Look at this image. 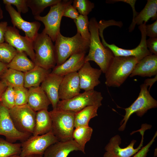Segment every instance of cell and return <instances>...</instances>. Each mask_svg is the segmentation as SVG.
Listing matches in <instances>:
<instances>
[{"mask_svg": "<svg viewBox=\"0 0 157 157\" xmlns=\"http://www.w3.org/2000/svg\"><path fill=\"white\" fill-rule=\"evenodd\" d=\"M89 22V30L90 34L89 51L85 57V62H94L102 72L105 74L114 56L112 51L105 47L100 40L98 23L96 18L92 17Z\"/></svg>", "mask_w": 157, "mask_h": 157, "instance_id": "6da1fadb", "label": "cell"}, {"mask_svg": "<svg viewBox=\"0 0 157 157\" xmlns=\"http://www.w3.org/2000/svg\"><path fill=\"white\" fill-rule=\"evenodd\" d=\"M54 46L56 65L62 64L71 56L86 52L90 42L85 40L80 33L72 37H66L60 33L57 35Z\"/></svg>", "mask_w": 157, "mask_h": 157, "instance_id": "7a4b0ae2", "label": "cell"}, {"mask_svg": "<svg viewBox=\"0 0 157 157\" xmlns=\"http://www.w3.org/2000/svg\"><path fill=\"white\" fill-rule=\"evenodd\" d=\"M138 61L133 56H114L105 73V84L108 87H120Z\"/></svg>", "mask_w": 157, "mask_h": 157, "instance_id": "3957f363", "label": "cell"}, {"mask_svg": "<svg viewBox=\"0 0 157 157\" xmlns=\"http://www.w3.org/2000/svg\"><path fill=\"white\" fill-rule=\"evenodd\" d=\"M35 51V65L47 70L53 68L56 65L54 46L51 38L42 32L38 33L33 41Z\"/></svg>", "mask_w": 157, "mask_h": 157, "instance_id": "277c9868", "label": "cell"}, {"mask_svg": "<svg viewBox=\"0 0 157 157\" xmlns=\"http://www.w3.org/2000/svg\"><path fill=\"white\" fill-rule=\"evenodd\" d=\"M49 112L52 119L51 131L58 140L65 142L73 140L76 113L57 109Z\"/></svg>", "mask_w": 157, "mask_h": 157, "instance_id": "5b68a950", "label": "cell"}, {"mask_svg": "<svg viewBox=\"0 0 157 157\" xmlns=\"http://www.w3.org/2000/svg\"><path fill=\"white\" fill-rule=\"evenodd\" d=\"M148 86L144 83L140 86V90L139 96L132 104L128 108H124L125 113L124 118L120 122V131H124L129 117L135 113L136 115L142 117L147 111L157 107V101L150 94L147 90Z\"/></svg>", "mask_w": 157, "mask_h": 157, "instance_id": "8992f818", "label": "cell"}, {"mask_svg": "<svg viewBox=\"0 0 157 157\" xmlns=\"http://www.w3.org/2000/svg\"><path fill=\"white\" fill-rule=\"evenodd\" d=\"M73 2L72 0H61L50 7L49 12L45 16H34L35 19L41 22L44 26L42 32L48 35L53 42H55L58 35L60 33V23L65 8Z\"/></svg>", "mask_w": 157, "mask_h": 157, "instance_id": "52a82bcc", "label": "cell"}, {"mask_svg": "<svg viewBox=\"0 0 157 157\" xmlns=\"http://www.w3.org/2000/svg\"><path fill=\"white\" fill-rule=\"evenodd\" d=\"M103 99L100 92L94 90L84 91L70 99L60 100L56 109L76 113L90 106L97 105L100 107Z\"/></svg>", "mask_w": 157, "mask_h": 157, "instance_id": "ba28073f", "label": "cell"}, {"mask_svg": "<svg viewBox=\"0 0 157 157\" xmlns=\"http://www.w3.org/2000/svg\"><path fill=\"white\" fill-rule=\"evenodd\" d=\"M151 127V125L143 124L140 129L134 131H139L142 135L141 142L136 148L133 147L136 142L135 140H133L127 147L122 148L119 146L122 140L120 136L119 135H117L112 137L105 147L106 151L104 155V157H131L133 156L143 147L144 132Z\"/></svg>", "mask_w": 157, "mask_h": 157, "instance_id": "9c48e42d", "label": "cell"}, {"mask_svg": "<svg viewBox=\"0 0 157 157\" xmlns=\"http://www.w3.org/2000/svg\"><path fill=\"white\" fill-rule=\"evenodd\" d=\"M146 24V23L144 22L139 26V29L141 33V40L138 45L133 49H123L114 44H109L107 43L103 35V31L105 29L100 26L99 28V34L102 39L101 43L105 47L108 48L112 51L114 56H133L139 61L144 57L153 54L148 49L146 44L147 36L145 30Z\"/></svg>", "mask_w": 157, "mask_h": 157, "instance_id": "30bf717a", "label": "cell"}, {"mask_svg": "<svg viewBox=\"0 0 157 157\" xmlns=\"http://www.w3.org/2000/svg\"><path fill=\"white\" fill-rule=\"evenodd\" d=\"M10 117L19 131L32 135L35 124L36 112L27 104L9 109Z\"/></svg>", "mask_w": 157, "mask_h": 157, "instance_id": "8fae6325", "label": "cell"}, {"mask_svg": "<svg viewBox=\"0 0 157 157\" xmlns=\"http://www.w3.org/2000/svg\"><path fill=\"white\" fill-rule=\"evenodd\" d=\"M59 141L51 131L45 134L31 135L21 143V157L32 154L43 155L46 149L51 144Z\"/></svg>", "mask_w": 157, "mask_h": 157, "instance_id": "7c38bea8", "label": "cell"}, {"mask_svg": "<svg viewBox=\"0 0 157 157\" xmlns=\"http://www.w3.org/2000/svg\"><path fill=\"white\" fill-rule=\"evenodd\" d=\"M0 135L4 136L7 141L12 143L17 141L22 142L32 135L17 130L10 117L9 109L1 103L0 104Z\"/></svg>", "mask_w": 157, "mask_h": 157, "instance_id": "4fadbf2b", "label": "cell"}, {"mask_svg": "<svg viewBox=\"0 0 157 157\" xmlns=\"http://www.w3.org/2000/svg\"><path fill=\"white\" fill-rule=\"evenodd\" d=\"M5 41L18 52H23L29 56L34 63L35 53L33 41L27 37L21 35L15 27L8 26L5 36Z\"/></svg>", "mask_w": 157, "mask_h": 157, "instance_id": "5bb4252c", "label": "cell"}, {"mask_svg": "<svg viewBox=\"0 0 157 157\" xmlns=\"http://www.w3.org/2000/svg\"><path fill=\"white\" fill-rule=\"evenodd\" d=\"M5 9L9 14L13 26L22 30L25 36L33 41L38 33L40 23L38 21L28 22L25 21L22 17L21 13L11 5H6Z\"/></svg>", "mask_w": 157, "mask_h": 157, "instance_id": "9a60e30c", "label": "cell"}, {"mask_svg": "<svg viewBox=\"0 0 157 157\" xmlns=\"http://www.w3.org/2000/svg\"><path fill=\"white\" fill-rule=\"evenodd\" d=\"M77 72L80 89L85 91L94 90V87L100 83L99 78L102 71L92 67L89 62H85Z\"/></svg>", "mask_w": 157, "mask_h": 157, "instance_id": "2e32d148", "label": "cell"}, {"mask_svg": "<svg viewBox=\"0 0 157 157\" xmlns=\"http://www.w3.org/2000/svg\"><path fill=\"white\" fill-rule=\"evenodd\" d=\"M80 90L78 72L67 74L63 77L60 85L59 90V99H70L78 94Z\"/></svg>", "mask_w": 157, "mask_h": 157, "instance_id": "e0dca14e", "label": "cell"}, {"mask_svg": "<svg viewBox=\"0 0 157 157\" xmlns=\"http://www.w3.org/2000/svg\"><path fill=\"white\" fill-rule=\"evenodd\" d=\"M63 76L50 73L40 86L50 101L53 110H56L57 104L60 101L59 90Z\"/></svg>", "mask_w": 157, "mask_h": 157, "instance_id": "ac0fdd59", "label": "cell"}, {"mask_svg": "<svg viewBox=\"0 0 157 157\" xmlns=\"http://www.w3.org/2000/svg\"><path fill=\"white\" fill-rule=\"evenodd\" d=\"M79 151L85 154L80 146L73 140L58 141L50 146L45 150L44 157H67L74 151Z\"/></svg>", "mask_w": 157, "mask_h": 157, "instance_id": "d6986e66", "label": "cell"}, {"mask_svg": "<svg viewBox=\"0 0 157 157\" xmlns=\"http://www.w3.org/2000/svg\"><path fill=\"white\" fill-rule=\"evenodd\" d=\"M86 53H81L71 56L62 64L56 65L51 73L63 76L69 73L77 72L85 62Z\"/></svg>", "mask_w": 157, "mask_h": 157, "instance_id": "ffe728a7", "label": "cell"}, {"mask_svg": "<svg viewBox=\"0 0 157 157\" xmlns=\"http://www.w3.org/2000/svg\"><path fill=\"white\" fill-rule=\"evenodd\" d=\"M157 75V55L146 56L136 64L131 74V77L136 76L149 77Z\"/></svg>", "mask_w": 157, "mask_h": 157, "instance_id": "44dd1931", "label": "cell"}, {"mask_svg": "<svg viewBox=\"0 0 157 157\" xmlns=\"http://www.w3.org/2000/svg\"><path fill=\"white\" fill-rule=\"evenodd\" d=\"M27 104L35 112L48 109L51 103L40 86L28 88Z\"/></svg>", "mask_w": 157, "mask_h": 157, "instance_id": "7402d4cb", "label": "cell"}, {"mask_svg": "<svg viewBox=\"0 0 157 157\" xmlns=\"http://www.w3.org/2000/svg\"><path fill=\"white\" fill-rule=\"evenodd\" d=\"M157 0H148L144 8L132 19L129 28V31L131 32L134 29L136 24L140 25L143 22L147 23L150 18L157 20Z\"/></svg>", "mask_w": 157, "mask_h": 157, "instance_id": "603a6c76", "label": "cell"}, {"mask_svg": "<svg viewBox=\"0 0 157 157\" xmlns=\"http://www.w3.org/2000/svg\"><path fill=\"white\" fill-rule=\"evenodd\" d=\"M49 71L50 70L35 65L32 69L24 73V87L28 88L40 86L50 73Z\"/></svg>", "mask_w": 157, "mask_h": 157, "instance_id": "cb8c5ba5", "label": "cell"}, {"mask_svg": "<svg viewBox=\"0 0 157 157\" xmlns=\"http://www.w3.org/2000/svg\"><path fill=\"white\" fill-rule=\"evenodd\" d=\"M52 119L50 112L47 109L36 112L35 124L33 135H41L51 131Z\"/></svg>", "mask_w": 157, "mask_h": 157, "instance_id": "d4e9b609", "label": "cell"}, {"mask_svg": "<svg viewBox=\"0 0 157 157\" xmlns=\"http://www.w3.org/2000/svg\"><path fill=\"white\" fill-rule=\"evenodd\" d=\"M35 66V63L23 52L17 51L10 62L7 64L8 68L23 73L32 69Z\"/></svg>", "mask_w": 157, "mask_h": 157, "instance_id": "484cf974", "label": "cell"}, {"mask_svg": "<svg viewBox=\"0 0 157 157\" xmlns=\"http://www.w3.org/2000/svg\"><path fill=\"white\" fill-rule=\"evenodd\" d=\"M99 107L97 105L87 106L75 113L74 127L88 126L90 120L98 116L97 110Z\"/></svg>", "mask_w": 157, "mask_h": 157, "instance_id": "4316f807", "label": "cell"}, {"mask_svg": "<svg viewBox=\"0 0 157 157\" xmlns=\"http://www.w3.org/2000/svg\"><path fill=\"white\" fill-rule=\"evenodd\" d=\"M0 77L8 86L14 88L24 86L23 72L8 68Z\"/></svg>", "mask_w": 157, "mask_h": 157, "instance_id": "83f0119b", "label": "cell"}, {"mask_svg": "<svg viewBox=\"0 0 157 157\" xmlns=\"http://www.w3.org/2000/svg\"><path fill=\"white\" fill-rule=\"evenodd\" d=\"M93 131V129L89 126L78 127L74 130L73 139L84 152L85 145L90 140Z\"/></svg>", "mask_w": 157, "mask_h": 157, "instance_id": "f1b7e54d", "label": "cell"}, {"mask_svg": "<svg viewBox=\"0 0 157 157\" xmlns=\"http://www.w3.org/2000/svg\"><path fill=\"white\" fill-rule=\"evenodd\" d=\"M21 152V143H12L0 138V157L19 155Z\"/></svg>", "mask_w": 157, "mask_h": 157, "instance_id": "f546056e", "label": "cell"}, {"mask_svg": "<svg viewBox=\"0 0 157 157\" xmlns=\"http://www.w3.org/2000/svg\"><path fill=\"white\" fill-rule=\"evenodd\" d=\"M61 0H27L28 7L31 10L34 16H39L47 7L51 6L59 2Z\"/></svg>", "mask_w": 157, "mask_h": 157, "instance_id": "4dcf8cb0", "label": "cell"}, {"mask_svg": "<svg viewBox=\"0 0 157 157\" xmlns=\"http://www.w3.org/2000/svg\"><path fill=\"white\" fill-rule=\"evenodd\" d=\"M74 21L77 27V32L80 33L83 39L90 42V34L89 30V22L88 16L80 15Z\"/></svg>", "mask_w": 157, "mask_h": 157, "instance_id": "1f68e13d", "label": "cell"}, {"mask_svg": "<svg viewBox=\"0 0 157 157\" xmlns=\"http://www.w3.org/2000/svg\"><path fill=\"white\" fill-rule=\"evenodd\" d=\"M17 52V50L7 42L0 44V61L8 64Z\"/></svg>", "mask_w": 157, "mask_h": 157, "instance_id": "d6a6232c", "label": "cell"}, {"mask_svg": "<svg viewBox=\"0 0 157 157\" xmlns=\"http://www.w3.org/2000/svg\"><path fill=\"white\" fill-rule=\"evenodd\" d=\"M73 6L80 15L87 16L94 8V4L88 0H74Z\"/></svg>", "mask_w": 157, "mask_h": 157, "instance_id": "836d02e7", "label": "cell"}, {"mask_svg": "<svg viewBox=\"0 0 157 157\" xmlns=\"http://www.w3.org/2000/svg\"><path fill=\"white\" fill-rule=\"evenodd\" d=\"M15 106L27 104L28 89L24 86L13 88Z\"/></svg>", "mask_w": 157, "mask_h": 157, "instance_id": "e575fe53", "label": "cell"}, {"mask_svg": "<svg viewBox=\"0 0 157 157\" xmlns=\"http://www.w3.org/2000/svg\"><path fill=\"white\" fill-rule=\"evenodd\" d=\"M1 103L10 109L15 106L14 92L13 87L8 86L2 96Z\"/></svg>", "mask_w": 157, "mask_h": 157, "instance_id": "d590c367", "label": "cell"}, {"mask_svg": "<svg viewBox=\"0 0 157 157\" xmlns=\"http://www.w3.org/2000/svg\"><path fill=\"white\" fill-rule=\"evenodd\" d=\"M3 2L6 5L15 6L17 8V11L20 13H26L28 11L27 0H3Z\"/></svg>", "mask_w": 157, "mask_h": 157, "instance_id": "8d00e7d4", "label": "cell"}, {"mask_svg": "<svg viewBox=\"0 0 157 157\" xmlns=\"http://www.w3.org/2000/svg\"><path fill=\"white\" fill-rule=\"evenodd\" d=\"M80 14L77 10L69 4L65 7L63 13V16L68 17L74 20L76 19Z\"/></svg>", "mask_w": 157, "mask_h": 157, "instance_id": "74e56055", "label": "cell"}, {"mask_svg": "<svg viewBox=\"0 0 157 157\" xmlns=\"http://www.w3.org/2000/svg\"><path fill=\"white\" fill-rule=\"evenodd\" d=\"M157 135L156 132L152 139L145 146L142 147L141 148L133 157H147V153L149 151V148L154 142Z\"/></svg>", "mask_w": 157, "mask_h": 157, "instance_id": "f35d334b", "label": "cell"}, {"mask_svg": "<svg viewBox=\"0 0 157 157\" xmlns=\"http://www.w3.org/2000/svg\"><path fill=\"white\" fill-rule=\"evenodd\" d=\"M145 30L146 36L151 38H157V20L151 24H146Z\"/></svg>", "mask_w": 157, "mask_h": 157, "instance_id": "ab89813d", "label": "cell"}, {"mask_svg": "<svg viewBox=\"0 0 157 157\" xmlns=\"http://www.w3.org/2000/svg\"><path fill=\"white\" fill-rule=\"evenodd\" d=\"M146 44L150 52L154 54L157 55V38H149L146 40Z\"/></svg>", "mask_w": 157, "mask_h": 157, "instance_id": "60d3db41", "label": "cell"}, {"mask_svg": "<svg viewBox=\"0 0 157 157\" xmlns=\"http://www.w3.org/2000/svg\"><path fill=\"white\" fill-rule=\"evenodd\" d=\"M8 27L7 22H0V44L5 41L4 36Z\"/></svg>", "mask_w": 157, "mask_h": 157, "instance_id": "b9f144b4", "label": "cell"}, {"mask_svg": "<svg viewBox=\"0 0 157 157\" xmlns=\"http://www.w3.org/2000/svg\"><path fill=\"white\" fill-rule=\"evenodd\" d=\"M157 80V75H155L154 77L153 78H147L145 80L144 83L148 86H149V91L151 87L153 84Z\"/></svg>", "mask_w": 157, "mask_h": 157, "instance_id": "7bdbcfd3", "label": "cell"}, {"mask_svg": "<svg viewBox=\"0 0 157 157\" xmlns=\"http://www.w3.org/2000/svg\"><path fill=\"white\" fill-rule=\"evenodd\" d=\"M8 86L6 83L2 80H0V102H1L2 94Z\"/></svg>", "mask_w": 157, "mask_h": 157, "instance_id": "ee69618b", "label": "cell"}, {"mask_svg": "<svg viewBox=\"0 0 157 157\" xmlns=\"http://www.w3.org/2000/svg\"><path fill=\"white\" fill-rule=\"evenodd\" d=\"M7 69V64L0 61V77Z\"/></svg>", "mask_w": 157, "mask_h": 157, "instance_id": "f6af8a7d", "label": "cell"}, {"mask_svg": "<svg viewBox=\"0 0 157 157\" xmlns=\"http://www.w3.org/2000/svg\"><path fill=\"white\" fill-rule=\"evenodd\" d=\"M25 157H44L43 155L38 154H32L28 155Z\"/></svg>", "mask_w": 157, "mask_h": 157, "instance_id": "bcb514c9", "label": "cell"}, {"mask_svg": "<svg viewBox=\"0 0 157 157\" xmlns=\"http://www.w3.org/2000/svg\"><path fill=\"white\" fill-rule=\"evenodd\" d=\"M3 18V10L1 8L0 4V21Z\"/></svg>", "mask_w": 157, "mask_h": 157, "instance_id": "7dc6e473", "label": "cell"}, {"mask_svg": "<svg viewBox=\"0 0 157 157\" xmlns=\"http://www.w3.org/2000/svg\"><path fill=\"white\" fill-rule=\"evenodd\" d=\"M10 157H21L19 155H15Z\"/></svg>", "mask_w": 157, "mask_h": 157, "instance_id": "c3c4849f", "label": "cell"}]
</instances>
